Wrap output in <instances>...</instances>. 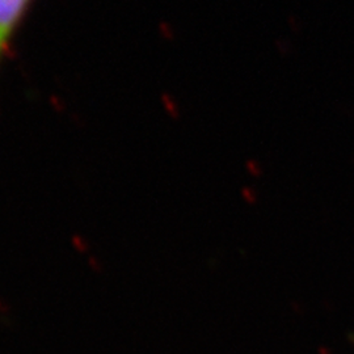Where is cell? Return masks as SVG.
<instances>
[{
	"mask_svg": "<svg viewBox=\"0 0 354 354\" xmlns=\"http://www.w3.org/2000/svg\"><path fill=\"white\" fill-rule=\"evenodd\" d=\"M33 0H0V64Z\"/></svg>",
	"mask_w": 354,
	"mask_h": 354,
	"instance_id": "cell-1",
	"label": "cell"
}]
</instances>
